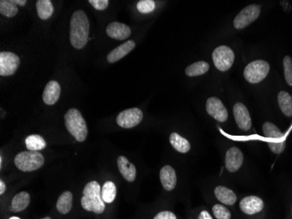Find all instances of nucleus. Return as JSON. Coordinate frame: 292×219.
Instances as JSON below:
<instances>
[{
  "label": "nucleus",
  "instance_id": "6ab92c4d",
  "mask_svg": "<svg viewBox=\"0 0 292 219\" xmlns=\"http://www.w3.org/2000/svg\"><path fill=\"white\" fill-rule=\"evenodd\" d=\"M118 166L121 175L127 182H134L137 177V169L132 163L128 161L126 157L119 156L118 159Z\"/></svg>",
  "mask_w": 292,
  "mask_h": 219
},
{
  "label": "nucleus",
  "instance_id": "4468645a",
  "mask_svg": "<svg viewBox=\"0 0 292 219\" xmlns=\"http://www.w3.org/2000/svg\"><path fill=\"white\" fill-rule=\"evenodd\" d=\"M264 203L262 199L258 196H246L240 202V208L243 213L248 215H254L255 213L262 211Z\"/></svg>",
  "mask_w": 292,
  "mask_h": 219
},
{
  "label": "nucleus",
  "instance_id": "f257e3e1",
  "mask_svg": "<svg viewBox=\"0 0 292 219\" xmlns=\"http://www.w3.org/2000/svg\"><path fill=\"white\" fill-rule=\"evenodd\" d=\"M89 21L83 11L74 12L70 21V42L76 49L83 48L88 41Z\"/></svg>",
  "mask_w": 292,
  "mask_h": 219
},
{
  "label": "nucleus",
  "instance_id": "a211bd4d",
  "mask_svg": "<svg viewBox=\"0 0 292 219\" xmlns=\"http://www.w3.org/2000/svg\"><path fill=\"white\" fill-rule=\"evenodd\" d=\"M160 181L164 189L171 191L174 189L177 184V175L174 169L171 166L166 165L160 170Z\"/></svg>",
  "mask_w": 292,
  "mask_h": 219
},
{
  "label": "nucleus",
  "instance_id": "412c9836",
  "mask_svg": "<svg viewBox=\"0 0 292 219\" xmlns=\"http://www.w3.org/2000/svg\"><path fill=\"white\" fill-rule=\"evenodd\" d=\"M30 203V195L26 191L20 192L15 195L12 201L11 210L13 212H21L27 208Z\"/></svg>",
  "mask_w": 292,
  "mask_h": 219
},
{
  "label": "nucleus",
  "instance_id": "20e7f679",
  "mask_svg": "<svg viewBox=\"0 0 292 219\" xmlns=\"http://www.w3.org/2000/svg\"><path fill=\"white\" fill-rule=\"evenodd\" d=\"M14 163L21 171L32 172L43 166L44 157L37 151H24L15 156Z\"/></svg>",
  "mask_w": 292,
  "mask_h": 219
},
{
  "label": "nucleus",
  "instance_id": "39448f33",
  "mask_svg": "<svg viewBox=\"0 0 292 219\" xmlns=\"http://www.w3.org/2000/svg\"><path fill=\"white\" fill-rule=\"evenodd\" d=\"M262 131L272 152L276 155L282 154L285 149L286 143L284 134L281 130L271 122H265L262 125Z\"/></svg>",
  "mask_w": 292,
  "mask_h": 219
},
{
  "label": "nucleus",
  "instance_id": "ddd939ff",
  "mask_svg": "<svg viewBox=\"0 0 292 219\" xmlns=\"http://www.w3.org/2000/svg\"><path fill=\"white\" fill-rule=\"evenodd\" d=\"M243 162V155L242 151L236 148H231L226 154V168L229 172H236L242 167Z\"/></svg>",
  "mask_w": 292,
  "mask_h": 219
},
{
  "label": "nucleus",
  "instance_id": "aec40b11",
  "mask_svg": "<svg viewBox=\"0 0 292 219\" xmlns=\"http://www.w3.org/2000/svg\"><path fill=\"white\" fill-rule=\"evenodd\" d=\"M215 194L216 198L218 199L220 202H222L227 205H233L235 204L237 197L235 192L224 186H218L215 189Z\"/></svg>",
  "mask_w": 292,
  "mask_h": 219
},
{
  "label": "nucleus",
  "instance_id": "f8f14e48",
  "mask_svg": "<svg viewBox=\"0 0 292 219\" xmlns=\"http://www.w3.org/2000/svg\"><path fill=\"white\" fill-rule=\"evenodd\" d=\"M233 111L235 122L239 128L242 131H249V129L251 128V118L248 108L242 103H236Z\"/></svg>",
  "mask_w": 292,
  "mask_h": 219
},
{
  "label": "nucleus",
  "instance_id": "4c0bfd02",
  "mask_svg": "<svg viewBox=\"0 0 292 219\" xmlns=\"http://www.w3.org/2000/svg\"><path fill=\"white\" fill-rule=\"evenodd\" d=\"M9 219H21V218H20V217H18V216H12V217H10V218Z\"/></svg>",
  "mask_w": 292,
  "mask_h": 219
},
{
  "label": "nucleus",
  "instance_id": "7c9ffc66",
  "mask_svg": "<svg viewBox=\"0 0 292 219\" xmlns=\"http://www.w3.org/2000/svg\"><path fill=\"white\" fill-rule=\"evenodd\" d=\"M283 68L286 83L292 86V59L289 55L283 58Z\"/></svg>",
  "mask_w": 292,
  "mask_h": 219
},
{
  "label": "nucleus",
  "instance_id": "f3484780",
  "mask_svg": "<svg viewBox=\"0 0 292 219\" xmlns=\"http://www.w3.org/2000/svg\"><path fill=\"white\" fill-rule=\"evenodd\" d=\"M135 47H136V44H135L134 41H126L109 53L107 56L108 61L110 63H114L116 61L121 60L122 58L125 57V55H127L130 52L133 50Z\"/></svg>",
  "mask_w": 292,
  "mask_h": 219
},
{
  "label": "nucleus",
  "instance_id": "2f4dec72",
  "mask_svg": "<svg viewBox=\"0 0 292 219\" xmlns=\"http://www.w3.org/2000/svg\"><path fill=\"white\" fill-rule=\"evenodd\" d=\"M213 213L217 219H230L231 213L225 206L216 204L213 207Z\"/></svg>",
  "mask_w": 292,
  "mask_h": 219
},
{
  "label": "nucleus",
  "instance_id": "f03ea898",
  "mask_svg": "<svg viewBox=\"0 0 292 219\" xmlns=\"http://www.w3.org/2000/svg\"><path fill=\"white\" fill-rule=\"evenodd\" d=\"M82 208L87 211L101 214L105 210V203L102 196L101 186L96 181L87 183L81 199Z\"/></svg>",
  "mask_w": 292,
  "mask_h": 219
},
{
  "label": "nucleus",
  "instance_id": "c9c22d12",
  "mask_svg": "<svg viewBox=\"0 0 292 219\" xmlns=\"http://www.w3.org/2000/svg\"><path fill=\"white\" fill-rule=\"evenodd\" d=\"M6 189H7V186L3 182V180H1L0 181V195H3L4 193L6 192Z\"/></svg>",
  "mask_w": 292,
  "mask_h": 219
},
{
  "label": "nucleus",
  "instance_id": "1a4fd4ad",
  "mask_svg": "<svg viewBox=\"0 0 292 219\" xmlns=\"http://www.w3.org/2000/svg\"><path fill=\"white\" fill-rule=\"evenodd\" d=\"M143 112L138 108H131L122 111L118 115L117 123L123 128L129 129L135 127L142 121Z\"/></svg>",
  "mask_w": 292,
  "mask_h": 219
},
{
  "label": "nucleus",
  "instance_id": "b1692460",
  "mask_svg": "<svg viewBox=\"0 0 292 219\" xmlns=\"http://www.w3.org/2000/svg\"><path fill=\"white\" fill-rule=\"evenodd\" d=\"M73 205V194L70 191H65L58 198L56 208L61 214H67L70 211Z\"/></svg>",
  "mask_w": 292,
  "mask_h": 219
},
{
  "label": "nucleus",
  "instance_id": "393cba45",
  "mask_svg": "<svg viewBox=\"0 0 292 219\" xmlns=\"http://www.w3.org/2000/svg\"><path fill=\"white\" fill-rule=\"evenodd\" d=\"M279 106L282 110V113L287 117L292 116V98L290 95L286 91H280L277 96Z\"/></svg>",
  "mask_w": 292,
  "mask_h": 219
},
{
  "label": "nucleus",
  "instance_id": "2eb2a0df",
  "mask_svg": "<svg viewBox=\"0 0 292 219\" xmlns=\"http://www.w3.org/2000/svg\"><path fill=\"white\" fill-rule=\"evenodd\" d=\"M109 37L119 41H123L127 38L130 37L131 34V28L125 24L120 23V22H112L109 24V26L106 29Z\"/></svg>",
  "mask_w": 292,
  "mask_h": 219
},
{
  "label": "nucleus",
  "instance_id": "0eeeda50",
  "mask_svg": "<svg viewBox=\"0 0 292 219\" xmlns=\"http://www.w3.org/2000/svg\"><path fill=\"white\" fill-rule=\"evenodd\" d=\"M213 61L219 70H229L235 61V53L228 46H220L213 52Z\"/></svg>",
  "mask_w": 292,
  "mask_h": 219
},
{
  "label": "nucleus",
  "instance_id": "423d86ee",
  "mask_svg": "<svg viewBox=\"0 0 292 219\" xmlns=\"http://www.w3.org/2000/svg\"><path fill=\"white\" fill-rule=\"evenodd\" d=\"M269 64L263 60L250 62L244 69V78L250 84H258L265 79L269 72Z\"/></svg>",
  "mask_w": 292,
  "mask_h": 219
},
{
  "label": "nucleus",
  "instance_id": "dca6fc26",
  "mask_svg": "<svg viewBox=\"0 0 292 219\" xmlns=\"http://www.w3.org/2000/svg\"><path fill=\"white\" fill-rule=\"evenodd\" d=\"M61 95V86L56 81H51L46 85L43 92V101L47 105L57 103Z\"/></svg>",
  "mask_w": 292,
  "mask_h": 219
},
{
  "label": "nucleus",
  "instance_id": "bb28decb",
  "mask_svg": "<svg viewBox=\"0 0 292 219\" xmlns=\"http://www.w3.org/2000/svg\"><path fill=\"white\" fill-rule=\"evenodd\" d=\"M210 66L206 61H197L192 64L189 65L185 68V74L188 77H198L204 75L209 70Z\"/></svg>",
  "mask_w": 292,
  "mask_h": 219
},
{
  "label": "nucleus",
  "instance_id": "4be33fe9",
  "mask_svg": "<svg viewBox=\"0 0 292 219\" xmlns=\"http://www.w3.org/2000/svg\"><path fill=\"white\" fill-rule=\"evenodd\" d=\"M36 8L38 16L43 21L50 19L54 14V6L50 0H38L36 2Z\"/></svg>",
  "mask_w": 292,
  "mask_h": 219
},
{
  "label": "nucleus",
  "instance_id": "cd10ccee",
  "mask_svg": "<svg viewBox=\"0 0 292 219\" xmlns=\"http://www.w3.org/2000/svg\"><path fill=\"white\" fill-rule=\"evenodd\" d=\"M18 6L13 0L0 1V14L7 18H13L18 14Z\"/></svg>",
  "mask_w": 292,
  "mask_h": 219
},
{
  "label": "nucleus",
  "instance_id": "f704fd0d",
  "mask_svg": "<svg viewBox=\"0 0 292 219\" xmlns=\"http://www.w3.org/2000/svg\"><path fill=\"white\" fill-rule=\"evenodd\" d=\"M199 219H213L212 218L211 215L209 214L207 210H203L202 212L200 213L199 215Z\"/></svg>",
  "mask_w": 292,
  "mask_h": 219
},
{
  "label": "nucleus",
  "instance_id": "c756f323",
  "mask_svg": "<svg viewBox=\"0 0 292 219\" xmlns=\"http://www.w3.org/2000/svg\"><path fill=\"white\" fill-rule=\"evenodd\" d=\"M137 7L138 12L141 14H150L154 11L156 4L153 0H140L138 1Z\"/></svg>",
  "mask_w": 292,
  "mask_h": 219
},
{
  "label": "nucleus",
  "instance_id": "c85d7f7f",
  "mask_svg": "<svg viewBox=\"0 0 292 219\" xmlns=\"http://www.w3.org/2000/svg\"><path fill=\"white\" fill-rule=\"evenodd\" d=\"M117 195V187L114 182H106L104 187L102 188V196L105 202L111 203L114 201Z\"/></svg>",
  "mask_w": 292,
  "mask_h": 219
},
{
  "label": "nucleus",
  "instance_id": "9d476101",
  "mask_svg": "<svg viewBox=\"0 0 292 219\" xmlns=\"http://www.w3.org/2000/svg\"><path fill=\"white\" fill-rule=\"evenodd\" d=\"M21 60L17 54L12 52L0 53V75L2 77H9L14 75L20 66Z\"/></svg>",
  "mask_w": 292,
  "mask_h": 219
},
{
  "label": "nucleus",
  "instance_id": "7ed1b4c3",
  "mask_svg": "<svg viewBox=\"0 0 292 219\" xmlns=\"http://www.w3.org/2000/svg\"><path fill=\"white\" fill-rule=\"evenodd\" d=\"M65 125L67 131L79 142H82L87 136V123L77 109H70L65 114Z\"/></svg>",
  "mask_w": 292,
  "mask_h": 219
},
{
  "label": "nucleus",
  "instance_id": "a878e982",
  "mask_svg": "<svg viewBox=\"0 0 292 219\" xmlns=\"http://www.w3.org/2000/svg\"><path fill=\"white\" fill-rule=\"evenodd\" d=\"M26 145L29 151L39 152L47 147V142L41 135H30L26 138Z\"/></svg>",
  "mask_w": 292,
  "mask_h": 219
},
{
  "label": "nucleus",
  "instance_id": "6e6552de",
  "mask_svg": "<svg viewBox=\"0 0 292 219\" xmlns=\"http://www.w3.org/2000/svg\"><path fill=\"white\" fill-rule=\"evenodd\" d=\"M261 14V7L258 5H250L242 9L234 21L236 29H243L258 19Z\"/></svg>",
  "mask_w": 292,
  "mask_h": 219
},
{
  "label": "nucleus",
  "instance_id": "9b49d317",
  "mask_svg": "<svg viewBox=\"0 0 292 219\" xmlns=\"http://www.w3.org/2000/svg\"><path fill=\"white\" fill-rule=\"evenodd\" d=\"M206 109L208 113L217 121L225 122L229 118V113L225 105L219 98L215 97L209 98L206 104Z\"/></svg>",
  "mask_w": 292,
  "mask_h": 219
},
{
  "label": "nucleus",
  "instance_id": "e433bc0d",
  "mask_svg": "<svg viewBox=\"0 0 292 219\" xmlns=\"http://www.w3.org/2000/svg\"><path fill=\"white\" fill-rule=\"evenodd\" d=\"M14 3L16 4L17 6H20V7H24L27 4L26 0H14Z\"/></svg>",
  "mask_w": 292,
  "mask_h": 219
},
{
  "label": "nucleus",
  "instance_id": "58836bf2",
  "mask_svg": "<svg viewBox=\"0 0 292 219\" xmlns=\"http://www.w3.org/2000/svg\"><path fill=\"white\" fill-rule=\"evenodd\" d=\"M42 219H51L50 217H48V216H47V217H45V218H42Z\"/></svg>",
  "mask_w": 292,
  "mask_h": 219
},
{
  "label": "nucleus",
  "instance_id": "5701e85b",
  "mask_svg": "<svg viewBox=\"0 0 292 219\" xmlns=\"http://www.w3.org/2000/svg\"><path fill=\"white\" fill-rule=\"evenodd\" d=\"M170 143L175 150L182 154L189 152V150L191 149V145L187 139L176 132H172L170 135Z\"/></svg>",
  "mask_w": 292,
  "mask_h": 219
},
{
  "label": "nucleus",
  "instance_id": "473e14b6",
  "mask_svg": "<svg viewBox=\"0 0 292 219\" xmlns=\"http://www.w3.org/2000/svg\"><path fill=\"white\" fill-rule=\"evenodd\" d=\"M109 0H89V4L98 11H104L109 6Z\"/></svg>",
  "mask_w": 292,
  "mask_h": 219
},
{
  "label": "nucleus",
  "instance_id": "72a5a7b5",
  "mask_svg": "<svg viewBox=\"0 0 292 219\" xmlns=\"http://www.w3.org/2000/svg\"><path fill=\"white\" fill-rule=\"evenodd\" d=\"M153 219H177V217L171 211H162L157 214Z\"/></svg>",
  "mask_w": 292,
  "mask_h": 219
}]
</instances>
